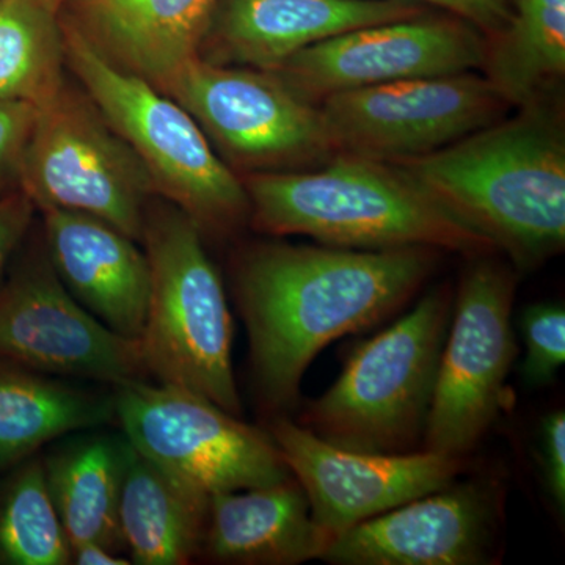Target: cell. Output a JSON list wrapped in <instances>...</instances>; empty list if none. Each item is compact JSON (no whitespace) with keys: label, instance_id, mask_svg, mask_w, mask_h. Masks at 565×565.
<instances>
[{"label":"cell","instance_id":"cell-1","mask_svg":"<svg viewBox=\"0 0 565 565\" xmlns=\"http://www.w3.org/2000/svg\"><path fill=\"white\" fill-rule=\"evenodd\" d=\"M434 269L433 248L351 250L256 244L234 267L256 392L266 411L296 403L315 356L403 307Z\"/></svg>","mask_w":565,"mask_h":565},{"label":"cell","instance_id":"cell-2","mask_svg":"<svg viewBox=\"0 0 565 565\" xmlns=\"http://www.w3.org/2000/svg\"><path fill=\"white\" fill-rule=\"evenodd\" d=\"M394 163L516 263L534 264L563 248L564 137L537 103L441 150Z\"/></svg>","mask_w":565,"mask_h":565},{"label":"cell","instance_id":"cell-3","mask_svg":"<svg viewBox=\"0 0 565 565\" xmlns=\"http://www.w3.org/2000/svg\"><path fill=\"white\" fill-rule=\"evenodd\" d=\"M243 182L253 226L274 236L302 234L351 250L497 248L396 163L340 152L321 170L250 173Z\"/></svg>","mask_w":565,"mask_h":565},{"label":"cell","instance_id":"cell-4","mask_svg":"<svg viewBox=\"0 0 565 565\" xmlns=\"http://www.w3.org/2000/svg\"><path fill=\"white\" fill-rule=\"evenodd\" d=\"M65 62L82 90L131 147L152 189L196 223L225 236L250 217L244 182L218 158L191 114L152 82L115 65L73 24H62Z\"/></svg>","mask_w":565,"mask_h":565},{"label":"cell","instance_id":"cell-5","mask_svg":"<svg viewBox=\"0 0 565 565\" xmlns=\"http://www.w3.org/2000/svg\"><path fill=\"white\" fill-rule=\"evenodd\" d=\"M140 243L150 264V299L139 338L148 374L239 416L232 313L202 230L173 204H148Z\"/></svg>","mask_w":565,"mask_h":565},{"label":"cell","instance_id":"cell-6","mask_svg":"<svg viewBox=\"0 0 565 565\" xmlns=\"http://www.w3.org/2000/svg\"><path fill=\"white\" fill-rule=\"evenodd\" d=\"M451 315L448 289L426 294L411 313L351 353L338 381L307 405L300 424L352 451H414L426 430Z\"/></svg>","mask_w":565,"mask_h":565},{"label":"cell","instance_id":"cell-7","mask_svg":"<svg viewBox=\"0 0 565 565\" xmlns=\"http://www.w3.org/2000/svg\"><path fill=\"white\" fill-rule=\"evenodd\" d=\"M18 188L36 211L82 212L110 223L137 243L154 193L136 152L85 92L66 82L36 106Z\"/></svg>","mask_w":565,"mask_h":565},{"label":"cell","instance_id":"cell-8","mask_svg":"<svg viewBox=\"0 0 565 565\" xmlns=\"http://www.w3.org/2000/svg\"><path fill=\"white\" fill-rule=\"evenodd\" d=\"M114 403L128 444L196 492L211 498L291 478L270 434L200 394L131 381L114 386Z\"/></svg>","mask_w":565,"mask_h":565},{"label":"cell","instance_id":"cell-9","mask_svg":"<svg viewBox=\"0 0 565 565\" xmlns=\"http://www.w3.org/2000/svg\"><path fill=\"white\" fill-rule=\"evenodd\" d=\"M233 163L259 172L330 161L337 152L318 104L269 71L215 65L200 55L163 84Z\"/></svg>","mask_w":565,"mask_h":565},{"label":"cell","instance_id":"cell-10","mask_svg":"<svg viewBox=\"0 0 565 565\" xmlns=\"http://www.w3.org/2000/svg\"><path fill=\"white\" fill-rule=\"evenodd\" d=\"M318 106L337 154L394 163L481 131L511 104L487 77L468 71L338 92Z\"/></svg>","mask_w":565,"mask_h":565},{"label":"cell","instance_id":"cell-11","mask_svg":"<svg viewBox=\"0 0 565 565\" xmlns=\"http://www.w3.org/2000/svg\"><path fill=\"white\" fill-rule=\"evenodd\" d=\"M515 278L493 262L475 263L460 281L438 363L423 445L462 457L500 411L516 348L511 326Z\"/></svg>","mask_w":565,"mask_h":565},{"label":"cell","instance_id":"cell-12","mask_svg":"<svg viewBox=\"0 0 565 565\" xmlns=\"http://www.w3.org/2000/svg\"><path fill=\"white\" fill-rule=\"evenodd\" d=\"M0 356L39 373L111 386L150 375L139 341L82 307L46 247L22 259L0 285Z\"/></svg>","mask_w":565,"mask_h":565},{"label":"cell","instance_id":"cell-13","mask_svg":"<svg viewBox=\"0 0 565 565\" xmlns=\"http://www.w3.org/2000/svg\"><path fill=\"white\" fill-rule=\"evenodd\" d=\"M487 41L459 18H424L367 25L305 47L269 73L307 102L333 93L468 73L484 66Z\"/></svg>","mask_w":565,"mask_h":565},{"label":"cell","instance_id":"cell-14","mask_svg":"<svg viewBox=\"0 0 565 565\" xmlns=\"http://www.w3.org/2000/svg\"><path fill=\"white\" fill-rule=\"evenodd\" d=\"M270 437L302 486L311 516L330 539L456 481L460 457L412 451L373 455L327 444L300 423L274 419Z\"/></svg>","mask_w":565,"mask_h":565},{"label":"cell","instance_id":"cell-15","mask_svg":"<svg viewBox=\"0 0 565 565\" xmlns=\"http://www.w3.org/2000/svg\"><path fill=\"white\" fill-rule=\"evenodd\" d=\"M494 503L484 482H452L337 535L322 559L341 565L482 564Z\"/></svg>","mask_w":565,"mask_h":565},{"label":"cell","instance_id":"cell-16","mask_svg":"<svg viewBox=\"0 0 565 565\" xmlns=\"http://www.w3.org/2000/svg\"><path fill=\"white\" fill-rule=\"evenodd\" d=\"M423 13L415 0H218L199 55L215 65L275 71L330 36Z\"/></svg>","mask_w":565,"mask_h":565},{"label":"cell","instance_id":"cell-17","mask_svg":"<svg viewBox=\"0 0 565 565\" xmlns=\"http://www.w3.org/2000/svg\"><path fill=\"white\" fill-rule=\"evenodd\" d=\"M43 214L44 247L82 307L121 337L139 341L150 299V264L137 241L82 212Z\"/></svg>","mask_w":565,"mask_h":565},{"label":"cell","instance_id":"cell-18","mask_svg":"<svg viewBox=\"0 0 565 565\" xmlns=\"http://www.w3.org/2000/svg\"><path fill=\"white\" fill-rule=\"evenodd\" d=\"M73 22L129 73L163 84L196 57L218 0H66Z\"/></svg>","mask_w":565,"mask_h":565},{"label":"cell","instance_id":"cell-19","mask_svg":"<svg viewBox=\"0 0 565 565\" xmlns=\"http://www.w3.org/2000/svg\"><path fill=\"white\" fill-rule=\"evenodd\" d=\"M330 542L302 486L289 478L211 494L202 553L218 563L294 565L322 559Z\"/></svg>","mask_w":565,"mask_h":565},{"label":"cell","instance_id":"cell-20","mask_svg":"<svg viewBox=\"0 0 565 565\" xmlns=\"http://www.w3.org/2000/svg\"><path fill=\"white\" fill-rule=\"evenodd\" d=\"M210 497L174 481L125 438L122 541L132 564L182 565L202 553Z\"/></svg>","mask_w":565,"mask_h":565},{"label":"cell","instance_id":"cell-21","mask_svg":"<svg viewBox=\"0 0 565 565\" xmlns=\"http://www.w3.org/2000/svg\"><path fill=\"white\" fill-rule=\"evenodd\" d=\"M111 419L114 393L70 384L0 356V473L63 435Z\"/></svg>","mask_w":565,"mask_h":565},{"label":"cell","instance_id":"cell-22","mask_svg":"<svg viewBox=\"0 0 565 565\" xmlns=\"http://www.w3.org/2000/svg\"><path fill=\"white\" fill-rule=\"evenodd\" d=\"M43 462L71 548L96 542L125 552L120 527L125 437L87 433L71 438Z\"/></svg>","mask_w":565,"mask_h":565},{"label":"cell","instance_id":"cell-23","mask_svg":"<svg viewBox=\"0 0 565 565\" xmlns=\"http://www.w3.org/2000/svg\"><path fill=\"white\" fill-rule=\"evenodd\" d=\"M482 68L511 106L535 103L565 71V0H512L511 21L487 41Z\"/></svg>","mask_w":565,"mask_h":565},{"label":"cell","instance_id":"cell-24","mask_svg":"<svg viewBox=\"0 0 565 565\" xmlns=\"http://www.w3.org/2000/svg\"><path fill=\"white\" fill-rule=\"evenodd\" d=\"M62 24L46 0H0V102L40 106L65 84Z\"/></svg>","mask_w":565,"mask_h":565},{"label":"cell","instance_id":"cell-25","mask_svg":"<svg viewBox=\"0 0 565 565\" xmlns=\"http://www.w3.org/2000/svg\"><path fill=\"white\" fill-rule=\"evenodd\" d=\"M0 481V565L71 564V544L61 522L41 457L6 471Z\"/></svg>","mask_w":565,"mask_h":565},{"label":"cell","instance_id":"cell-26","mask_svg":"<svg viewBox=\"0 0 565 565\" xmlns=\"http://www.w3.org/2000/svg\"><path fill=\"white\" fill-rule=\"evenodd\" d=\"M526 356L523 381L530 386L553 381L565 362V311L559 305H531L520 318Z\"/></svg>","mask_w":565,"mask_h":565},{"label":"cell","instance_id":"cell-27","mask_svg":"<svg viewBox=\"0 0 565 565\" xmlns=\"http://www.w3.org/2000/svg\"><path fill=\"white\" fill-rule=\"evenodd\" d=\"M35 117L36 106L31 103L0 102V184L14 178L18 185Z\"/></svg>","mask_w":565,"mask_h":565},{"label":"cell","instance_id":"cell-28","mask_svg":"<svg viewBox=\"0 0 565 565\" xmlns=\"http://www.w3.org/2000/svg\"><path fill=\"white\" fill-rule=\"evenodd\" d=\"M35 206L21 188L0 195V278L31 228Z\"/></svg>","mask_w":565,"mask_h":565},{"label":"cell","instance_id":"cell-29","mask_svg":"<svg viewBox=\"0 0 565 565\" xmlns=\"http://www.w3.org/2000/svg\"><path fill=\"white\" fill-rule=\"evenodd\" d=\"M541 459L546 489L557 508H565V414L552 412L541 426Z\"/></svg>","mask_w":565,"mask_h":565},{"label":"cell","instance_id":"cell-30","mask_svg":"<svg viewBox=\"0 0 565 565\" xmlns=\"http://www.w3.org/2000/svg\"><path fill=\"white\" fill-rule=\"evenodd\" d=\"M440 7L484 32L490 39L504 31L512 17V0H415Z\"/></svg>","mask_w":565,"mask_h":565},{"label":"cell","instance_id":"cell-31","mask_svg":"<svg viewBox=\"0 0 565 565\" xmlns=\"http://www.w3.org/2000/svg\"><path fill=\"white\" fill-rule=\"evenodd\" d=\"M71 564L76 565H129V557L120 556V553L107 548L96 542H87L71 548Z\"/></svg>","mask_w":565,"mask_h":565},{"label":"cell","instance_id":"cell-32","mask_svg":"<svg viewBox=\"0 0 565 565\" xmlns=\"http://www.w3.org/2000/svg\"><path fill=\"white\" fill-rule=\"evenodd\" d=\"M47 3L52 7V9L57 10L61 9L62 6H65L66 0H46Z\"/></svg>","mask_w":565,"mask_h":565}]
</instances>
